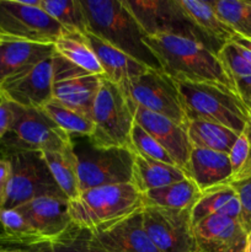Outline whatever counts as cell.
Segmentation results:
<instances>
[{"label": "cell", "mask_w": 251, "mask_h": 252, "mask_svg": "<svg viewBox=\"0 0 251 252\" xmlns=\"http://www.w3.org/2000/svg\"><path fill=\"white\" fill-rule=\"evenodd\" d=\"M102 78L83 70L54 53L53 98L68 108L91 118L94 101Z\"/></svg>", "instance_id": "obj_13"}, {"label": "cell", "mask_w": 251, "mask_h": 252, "mask_svg": "<svg viewBox=\"0 0 251 252\" xmlns=\"http://www.w3.org/2000/svg\"><path fill=\"white\" fill-rule=\"evenodd\" d=\"M0 158L9 161L11 169L6 194L0 208L15 209L38 197L68 199L52 176L41 152H7L0 154Z\"/></svg>", "instance_id": "obj_6"}, {"label": "cell", "mask_w": 251, "mask_h": 252, "mask_svg": "<svg viewBox=\"0 0 251 252\" xmlns=\"http://www.w3.org/2000/svg\"><path fill=\"white\" fill-rule=\"evenodd\" d=\"M189 179L184 169L134 154L132 185L140 194Z\"/></svg>", "instance_id": "obj_23"}, {"label": "cell", "mask_w": 251, "mask_h": 252, "mask_svg": "<svg viewBox=\"0 0 251 252\" xmlns=\"http://www.w3.org/2000/svg\"><path fill=\"white\" fill-rule=\"evenodd\" d=\"M46 244L16 209L0 208V246L36 250Z\"/></svg>", "instance_id": "obj_25"}, {"label": "cell", "mask_w": 251, "mask_h": 252, "mask_svg": "<svg viewBox=\"0 0 251 252\" xmlns=\"http://www.w3.org/2000/svg\"><path fill=\"white\" fill-rule=\"evenodd\" d=\"M145 43L161 70L174 80L217 84L236 93L218 54L199 42L175 34H157L145 36Z\"/></svg>", "instance_id": "obj_1"}, {"label": "cell", "mask_w": 251, "mask_h": 252, "mask_svg": "<svg viewBox=\"0 0 251 252\" xmlns=\"http://www.w3.org/2000/svg\"><path fill=\"white\" fill-rule=\"evenodd\" d=\"M179 4L207 48L218 54L231 41L235 33L218 16L213 7V1L179 0Z\"/></svg>", "instance_id": "obj_19"}, {"label": "cell", "mask_w": 251, "mask_h": 252, "mask_svg": "<svg viewBox=\"0 0 251 252\" xmlns=\"http://www.w3.org/2000/svg\"><path fill=\"white\" fill-rule=\"evenodd\" d=\"M85 37L102 68L103 76L117 85H123L150 69L90 32H86Z\"/></svg>", "instance_id": "obj_21"}, {"label": "cell", "mask_w": 251, "mask_h": 252, "mask_svg": "<svg viewBox=\"0 0 251 252\" xmlns=\"http://www.w3.org/2000/svg\"><path fill=\"white\" fill-rule=\"evenodd\" d=\"M143 208L142 194L132 184L85 189L68 201V213L73 224L88 231L106 228Z\"/></svg>", "instance_id": "obj_3"}, {"label": "cell", "mask_w": 251, "mask_h": 252, "mask_svg": "<svg viewBox=\"0 0 251 252\" xmlns=\"http://www.w3.org/2000/svg\"><path fill=\"white\" fill-rule=\"evenodd\" d=\"M48 165L53 179L66 198H75L80 193L78 175V159L74 153L73 145L63 152L42 153Z\"/></svg>", "instance_id": "obj_29"}, {"label": "cell", "mask_w": 251, "mask_h": 252, "mask_svg": "<svg viewBox=\"0 0 251 252\" xmlns=\"http://www.w3.org/2000/svg\"><path fill=\"white\" fill-rule=\"evenodd\" d=\"M230 42L236 47L239 53L251 64V39L239 36V34H234Z\"/></svg>", "instance_id": "obj_40"}, {"label": "cell", "mask_w": 251, "mask_h": 252, "mask_svg": "<svg viewBox=\"0 0 251 252\" xmlns=\"http://www.w3.org/2000/svg\"><path fill=\"white\" fill-rule=\"evenodd\" d=\"M41 7L64 30L85 34L89 22L80 0H41Z\"/></svg>", "instance_id": "obj_31"}, {"label": "cell", "mask_w": 251, "mask_h": 252, "mask_svg": "<svg viewBox=\"0 0 251 252\" xmlns=\"http://www.w3.org/2000/svg\"><path fill=\"white\" fill-rule=\"evenodd\" d=\"M15 117L14 103L0 98V140L6 135L11 128Z\"/></svg>", "instance_id": "obj_38"}, {"label": "cell", "mask_w": 251, "mask_h": 252, "mask_svg": "<svg viewBox=\"0 0 251 252\" xmlns=\"http://www.w3.org/2000/svg\"><path fill=\"white\" fill-rule=\"evenodd\" d=\"M233 187L238 193L239 201L241 206V224L251 219V177L248 180H243L239 182H233Z\"/></svg>", "instance_id": "obj_37"}, {"label": "cell", "mask_w": 251, "mask_h": 252, "mask_svg": "<svg viewBox=\"0 0 251 252\" xmlns=\"http://www.w3.org/2000/svg\"><path fill=\"white\" fill-rule=\"evenodd\" d=\"M78 159L80 192L110 185L132 184L134 153L125 148H98L88 137H71Z\"/></svg>", "instance_id": "obj_7"}, {"label": "cell", "mask_w": 251, "mask_h": 252, "mask_svg": "<svg viewBox=\"0 0 251 252\" xmlns=\"http://www.w3.org/2000/svg\"><path fill=\"white\" fill-rule=\"evenodd\" d=\"M213 7L234 33L251 39V1L214 0Z\"/></svg>", "instance_id": "obj_33"}, {"label": "cell", "mask_w": 251, "mask_h": 252, "mask_svg": "<svg viewBox=\"0 0 251 252\" xmlns=\"http://www.w3.org/2000/svg\"><path fill=\"white\" fill-rule=\"evenodd\" d=\"M186 129L192 148L225 154H229L239 135L224 126L207 121H188Z\"/></svg>", "instance_id": "obj_27"}, {"label": "cell", "mask_w": 251, "mask_h": 252, "mask_svg": "<svg viewBox=\"0 0 251 252\" xmlns=\"http://www.w3.org/2000/svg\"><path fill=\"white\" fill-rule=\"evenodd\" d=\"M51 245L54 252H108L94 243L88 230L75 225Z\"/></svg>", "instance_id": "obj_36"}, {"label": "cell", "mask_w": 251, "mask_h": 252, "mask_svg": "<svg viewBox=\"0 0 251 252\" xmlns=\"http://www.w3.org/2000/svg\"><path fill=\"white\" fill-rule=\"evenodd\" d=\"M243 226H244V229H245V230H246V233H249V231L251 230V219H250V220L246 221V223L244 224Z\"/></svg>", "instance_id": "obj_44"}, {"label": "cell", "mask_w": 251, "mask_h": 252, "mask_svg": "<svg viewBox=\"0 0 251 252\" xmlns=\"http://www.w3.org/2000/svg\"><path fill=\"white\" fill-rule=\"evenodd\" d=\"M175 81L188 121L217 123L240 134L251 120L250 107L235 91L217 84Z\"/></svg>", "instance_id": "obj_4"}, {"label": "cell", "mask_w": 251, "mask_h": 252, "mask_svg": "<svg viewBox=\"0 0 251 252\" xmlns=\"http://www.w3.org/2000/svg\"><path fill=\"white\" fill-rule=\"evenodd\" d=\"M201 193V189L191 179H185L169 186L145 192L142 194V198L144 207L192 209Z\"/></svg>", "instance_id": "obj_26"}, {"label": "cell", "mask_w": 251, "mask_h": 252, "mask_svg": "<svg viewBox=\"0 0 251 252\" xmlns=\"http://www.w3.org/2000/svg\"><path fill=\"white\" fill-rule=\"evenodd\" d=\"M10 175H11V169H10L9 161L0 158V207L4 202L5 194H6Z\"/></svg>", "instance_id": "obj_39"}, {"label": "cell", "mask_w": 251, "mask_h": 252, "mask_svg": "<svg viewBox=\"0 0 251 252\" xmlns=\"http://www.w3.org/2000/svg\"><path fill=\"white\" fill-rule=\"evenodd\" d=\"M143 223L159 252H198L191 209L144 207Z\"/></svg>", "instance_id": "obj_11"}, {"label": "cell", "mask_w": 251, "mask_h": 252, "mask_svg": "<svg viewBox=\"0 0 251 252\" xmlns=\"http://www.w3.org/2000/svg\"><path fill=\"white\" fill-rule=\"evenodd\" d=\"M11 128L0 140V154L7 152L54 153L73 145L68 133L58 127L41 108H25L14 103Z\"/></svg>", "instance_id": "obj_8"}, {"label": "cell", "mask_w": 251, "mask_h": 252, "mask_svg": "<svg viewBox=\"0 0 251 252\" xmlns=\"http://www.w3.org/2000/svg\"><path fill=\"white\" fill-rule=\"evenodd\" d=\"M231 166V184L251 177V120L238 135L229 152Z\"/></svg>", "instance_id": "obj_34"}, {"label": "cell", "mask_w": 251, "mask_h": 252, "mask_svg": "<svg viewBox=\"0 0 251 252\" xmlns=\"http://www.w3.org/2000/svg\"><path fill=\"white\" fill-rule=\"evenodd\" d=\"M211 216H223L240 220V201L233 185L213 187L202 192L199 199L191 209L192 224L194 226Z\"/></svg>", "instance_id": "obj_24"}, {"label": "cell", "mask_w": 251, "mask_h": 252, "mask_svg": "<svg viewBox=\"0 0 251 252\" xmlns=\"http://www.w3.org/2000/svg\"><path fill=\"white\" fill-rule=\"evenodd\" d=\"M53 44L33 43L25 41L0 42V84L24 69L53 57Z\"/></svg>", "instance_id": "obj_22"}, {"label": "cell", "mask_w": 251, "mask_h": 252, "mask_svg": "<svg viewBox=\"0 0 251 252\" xmlns=\"http://www.w3.org/2000/svg\"><path fill=\"white\" fill-rule=\"evenodd\" d=\"M135 123L166 150L177 166L186 171L189 155L193 149L189 143L186 128L164 116L150 112L139 106L135 111Z\"/></svg>", "instance_id": "obj_17"}, {"label": "cell", "mask_w": 251, "mask_h": 252, "mask_svg": "<svg viewBox=\"0 0 251 252\" xmlns=\"http://www.w3.org/2000/svg\"><path fill=\"white\" fill-rule=\"evenodd\" d=\"M41 0H0V39L54 44L65 32Z\"/></svg>", "instance_id": "obj_9"}, {"label": "cell", "mask_w": 251, "mask_h": 252, "mask_svg": "<svg viewBox=\"0 0 251 252\" xmlns=\"http://www.w3.org/2000/svg\"><path fill=\"white\" fill-rule=\"evenodd\" d=\"M54 51L74 65L94 75L103 76V70L85 34L65 31L56 42ZM105 78V76H103Z\"/></svg>", "instance_id": "obj_28"}, {"label": "cell", "mask_w": 251, "mask_h": 252, "mask_svg": "<svg viewBox=\"0 0 251 252\" xmlns=\"http://www.w3.org/2000/svg\"><path fill=\"white\" fill-rule=\"evenodd\" d=\"M33 252H54L53 249H52L51 244H46V245H42L39 248H37Z\"/></svg>", "instance_id": "obj_42"}, {"label": "cell", "mask_w": 251, "mask_h": 252, "mask_svg": "<svg viewBox=\"0 0 251 252\" xmlns=\"http://www.w3.org/2000/svg\"><path fill=\"white\" fill-rule=\"evenodd\" d=\"M245 252H251V230L249 231L246 235V245H245Z\"/></svg>", "instance_id": "obj_43"}, {"label": "cell", "mask_w": 251, "mask_h": 252, "mask_svg": "<svg viewBox=\"0 0 251 252\" xmlns=\"http://www.w3.org/2000/svg\"><path fill=\"white\" fill-rule=\"evenodd\" d=\"M226 73L233 80L235 90L241 100L250 106L251 103V64L238 52L231 42L226 43L218 53Z\"/></svg>", "instance_id": "obj_30"}, {"label": "cell", "mask_w": 251, "mask_h": 252, "mask_svg": "<svg viewBox=\"0 0 251 252\" xmlns=\"http://www.w3.org/2000/svg\"><path fill=\"white\" fill-rule=\"evenodd\" d=\"M15 209L48 244L58 240L74 225L68 213V199L38 197Z\"/></svg>", "instance_id": "obj_16"}, {"label": "cell", "mask_w": 251, "mask_h": 252, "mask_svg": "<svg viewBox=\"0 0 251 252\" xmlns=\"http://www.w3.org/2000/svg\"><path fill=\"white\" fill-rule=\"evenodd\" d=\"M186 172L201 192L231 184L229 154L207 149H192Z\"/></svg>", "instance_id": "obj_20"}, {"label": "cell", "mask_w": 251, "mask_h": 252, "mask_svg": "<svg viewBox=\"0 0 251 252\" xmlns=\"http://www.w3.org/2000/svg\"><path fill=\"white\" fill-rule=\"evenodd\" d=\"M53 57L43 59L0 84V98L25 108H42L53 98Z\"/></svg>", "instance_id": "obj_14"}, {"label": "cell", "mask_w": 251, "mask_h": 252, "mask_svg": "<svg viewBox=\"0 0 251 252\" xmlns=\"http://www.w3.org/2000/svg\"><path fill=\"white\" fill-rule=\"evenodd\" d=\"M246 230L239 219L211 216L194 225L198 252H245Z\"/></svg>", "instance_id": "obj_18"}, {"label": "cell", "mask_w": 251, "mask_h": 252, "mask_svg": "<svg viewBox=\"0 0 251 252\" xmlns=\"http://www.w3.org/2000/svg\"><path fill=\"white\" fill-rule=\"evenodd\" d=\"M0 42H1V39H0Z\"/></svg>", "instance_id": "obj_46"}, {"label": "cell", "mask_w": 251, "mask_h": 252, "mask_svg": "<svg viewBox=\"0 0 251 252\" xmlns=\"http://www.w3.org/2000/svg\"><path fill=\"white\" fill-rule=\"evenodd\" d=\"M120 86H122L137 106L164 116L181 127L187 128L188 120L176 81L162 70L149 69L138 78Z\"/></svg>", "instance_id": "obj_10"}, {"label": "cell", "mask_w": 251, "mask_h": 252, "mask_svg": "<svg viewBox=\"0 0 251 252\" xmlns=\"http://www.w3.org/2000/svg\"><path fill=\"white\" fill-rule=\"evenodd\" d=\"M89 233L94 243L108 252H159L144 229L143 209Z\"/></svg>", "instance_id": "obj_15"}, {"label": "cell", "mask_w": 251, "mask_h": 252, "mask_svg": "<svg viewBox=\"0 0 251 252\" xmlns=\"http://www.w3.org/2000/svg\"><path fill=\"white\" fill-rule=\"evenodd\" d=\"M249 107H250V110H251V103H250V106H249Z\"/></svg>", "instance_id": "obj_45"}, {"label": "cell", "mask_w": 251, "mask_h": 252, "mask_svg": "<svg viewBox=\"0 0 251 252\" xmlns=\"http://www.w3.org/2000/svg\"><path fill=\"white\" fill-rule=\"evenodd\" d=\"M41 110L70 137H90L93 134L94 123L91 118L68 108L54 98L47 102Z\"/></svg>", "instance_id": "obj_32"}, {"label": "cell", "mask_w": 251, "mask_h": 252, "mask_svg": "<svg viewBox=\"0 0 251 252\" xmlns=\"http://www.w3.org/2000/svg\"><path fill=\"white\" fill-rule=\"evenodd\" d=\"M89 32L154 70H161L145 43V33L123 0H80Z\"/></svg>", "instance_id": "obj_2"}, {"label": "cell", "mask_w": 251, "mask_h": 252, "mask_svg": "<svg viewBox=\"0 0 251 252\" xmlns=\"http://www.w3.org/2000/svg\"><path fill=\"white\" fill-rule=\"evenodd\" d=\"M130 144H132V152L134 154L142 155L148 159L157 160V161L164 162V164L175 165L172 158L167 154L166 150L154 139L150 137L139 125L134 123L130 133Z\"/></svg>", "instance_id": "obj_35"}, {"label": "cell", "mask_w": 251, "mask_h": 252, "mask_svg": "<svg viewBox=\"0 0 251 252\" xmlns=\"http://www.w3.org/2000/svg\"><path fill=\"white\" fill-rule=\"evenodd\" d=\"M123 2L145 36L175 34L202 43L196 29L182 11L179 0H123Z\"/></svg>", "instance_id": "obj_12"}, {"label": "cell", "mask_w": 251, "mask_h": 252, "mask_svg": "<svg viewBox=\"0 0 251 252\" xmlns=\"http://www.w3.org/2000/svg\"><path fill=\"white\" fill-rule=\"evenodd\" d=\"M0 252H33V250H27V249H16V248H4V246H0Z\"/></svg>", "instance_id": "obj_41"}, {"label": "cell", "mask_w": 251, "mask_h": 252, "mask_svg": "<svg viewBox=\"0 0 251 252\" xmlns=\"http://www.w3.org/2000/svg\"><path fill=\"white\" fill-rule=\"evenodd\" d=\"M138 106L122 86L101 79L93 110L91 121L94 132L89 142L98 148H125L132 150L130 133L135 123Z\"/></svg>", "instance_id": "obj_5"}]
</instances>
